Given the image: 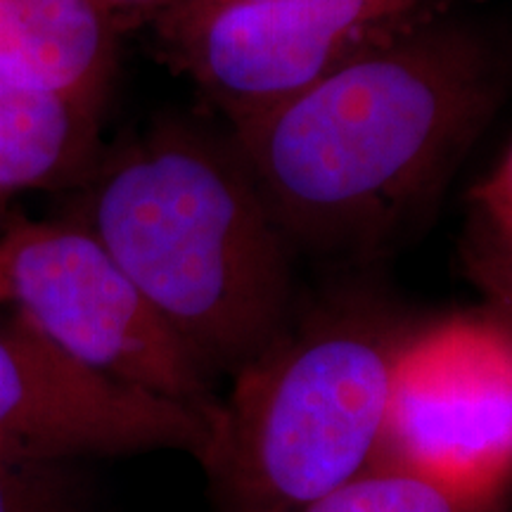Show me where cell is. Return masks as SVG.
Returning <instances> with one entry per match:
<instances>
[{"mask_svg": "<svg viewBox=\"0 0 512 512\" xmlns=\"http://www.w3.org/2000/svg\"><path fill=\"white\" fill-rule=\"evenodd\" d=\"M510 74L479 31L425 17L228 133L292 249L373 252L439 195Z\"/></svg>", "mask_w": 512, "mask_h": 512, "instance_id": "cell-1", "label": "cell"}, {"mask_svg": "<svg viewBox=\"0 0 512 512\" xmlns=\"http://www.w3.org/2000/svg\"><path fill=\"white\" fill-rule=\"evenodd\" d=\"M86 228L214 377L287 330L290 242L230 133L171 119L98 159Z\"/></svg>", "mask_w": 512, "mask_h": 512, "instance_id": "cell-2", "label": "cell"}, {"mask_svg": "<svg viewBox=\"0 0 512 512\" xmlns=\"http://www.w3.org/2000/svg\"><path fill=\"white\" fill-rule=\"evenodd\" d=\"M408 332L366 311H328L290 323L247 363L200 463L223 510L299 508L373 467Z\"/></svg>", "mask_w": 512, "mask_h": 512, "instance_id": "cell-3", "label": "cell"}, {"mask_svg": "<svg viewBox=\"0 0 512 512\" xmlns=\"http://www.w3.org/2000/svg\"><path fill=\"white\" fill-rule=\"evenodd\" d=\"M0 287L81 366L219 422L223 396L181 337L76 221H22L0 238Z\"/></svg>", "mask_w": 512, "mask_h": 512, "instance_id": "cell-4", "label": "cell"}, {"mask_svg": "<svg viewBox=\"0 0 512 512\" xmlns=\"http://www.w3.org/2000/svg\"><path fill=\"white\" fill-rule=\"evenodd\" d=\"M434 0H176L159 17L169 62L238 126L283 105Z\"/></svg>", "mask_w": 512, "mask_h": 512, "instance_id": "cell-5", "label": "cell"}, {"mask_svg": "<svg viewBox=\"0 0 512 512\" xmlns=\"http://www.w3.org/2000/svg\"><path fill=\"white\" fill-rule=\"evenodd\" d=\"M375 465L505 498L512 484V330L453 316L408 332Z\"/></svg>", "mask_w": 512, "mask_h": 512, "instance_id": "cell-6", "label": "cell"}, {"mask_svg": "<svg viewBox=\"0 0 512 512\" xmlns=\"http://www.w3.org/2000/svg\"><path fill=\"white\" fill-rule=\"evenodd\" d=\"M211 422L93 373L12 313L0 323V458L79 463L181 451L202 463Z\"/></svg>", "mask_w": 512, "mask_h": 512, "instance_id": "cell-7", "label": "cell"}, {"mask_svg": "<svg viewBox=\"0 0 512 512\" xmlns=\"http://www.w3.org/2000/svg\"><path fill=\"white\" fill-rule=\"evenodd\" d=\"M117 22L95 0H0V79L102 110Z\"/></svg>", "mask_w": 512, "mask_h": 512, "instance_id": "cell-8", "label": "cell"}, {"mask_svg": "<svg viewBox=\"0 0 512 512\" xmlns=\"http://www.w3.org/2000/svg\"><path fill=\"white\" fill-rule=\"evenodd\" d=\"M100 112L0 79V200L86 181L98 164Z\"/></svg>", "mask_w": 512, "mask_h": 512, "instance_id": "cell-9", "label": "cell"}, {"mask_svg": "<svg viewBox=\"0 0 512 512\" xmlns=\"http://www.w3.org/2000/svg\"><path fill=\"white\" fill-rule=\"evenodd\" d=\"M283 512H503V498L453 489L392 465H373L328 494Z\"/></svg>", "mask_w": 512, "mask_h": 512, "instance_id": "cell-10", "label": "cell"}, {"mask_svg": "<svg viewBox=\"0 0 512 512\" xmlns=\"http://www.w3.org/2000/svg\"><path fill=\"white\" fill-rule=\"evenodd\" d=\"M0 512H93L74 463L0 458Z\"/></svg>", "mask_w": 512, "mask_h": 512, "instance_id": "cell-11", "label": "cell"}, {"mask_svg": "<svg viewBox=\"0 0 512 512\" xmlns=\"http://www.w3.org/2000/svg\"><path fill=\"white\" fill-rule=\"evenodd\" d=\"M475 207L489 238V252L484 256L512 264V150L475 190Z\"/></svg>", "mask_w": 512, "mask_h": 512, "instance_id": "cell-12", "label": "cell"}, {"mask_svg": "<svg viewBox=\"0 0 512 512\" xmlns=\"http://www.w3.org/2000/svg\"><path fill=\"white\" fill-rule=\"evenodd\" d=\"M479 280L486 287V292L494 299V316L501 318L505 325L512 330V264L508 261L491 259L484 256L479 264Z\"/></svg>", "mask_w": 512, "mask_h": 512, "instance_id": "cell-13", "label": "cell"}, {"mask_svg": "<svg viewBox=\"0 0 512 512\" xmlns=\"http://www.w3.org/2000/svg\"><path fill=\"white\" fill-rule=\"evenodd\" d=\"M102 10L110 15L114 22H119L121 17L133 19L143 15H162L166 8L176 3V0H95Z\"/></svg>", "mask_w": 512, "mask_h": 512, "instance_id": "cell-14", "label": "cell"}, {"mask_svg": "<svg viewBox=\"0 0 512 512\" xmlns=\"http://www.w3.org/2000/svg\"><path fill=\"white\" fill-rule=\"evenodd\" d=\"M249 3H285V0H249Z\"/></svg>", "mask_w": 512, "mask_h": 512, "instance_id": "cell-15", "label": "cell"}, {"mask_svg": "<svg viewBox=\"0 0 512 512\" xmlns=\"http://www.w3.org/2000/svg\"><path fill=\"white\" fill-rule=\"evenodd\" d=\"M0 304H5V294H3V287H0Z\"/></svg>", "mask_w": 512, "mask_h": 512, "instance_id": "cell-16", "label": "cell"}]
</instances>
